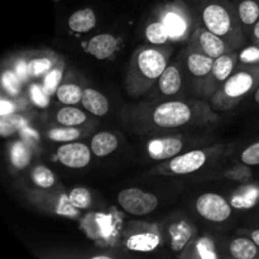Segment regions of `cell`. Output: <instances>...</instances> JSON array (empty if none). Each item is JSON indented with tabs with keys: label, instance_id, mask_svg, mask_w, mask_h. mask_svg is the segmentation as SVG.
<instances>
[{
	"label": "cell",
	"instance_id": "d4e9b609",
	"mask_svg": "<svg viewBox=\"0 0 259 259\" xmlns=\"http://www.w3.org/2000/svg\"><path fill=\"white\" fill-rule=\"evenodd\" d=\"M32 161V152L27 143L17 141L10 147V162L18 169H23Z\"/></svg>",
	"mask_w": 259,
	"mask_h": 259
},
{
	"label": "cell",
	"instance_id": "9c48e42d",
	"mask_svg": "<svg viewBox=\"0 0 259 259\" xmlns=\"http://www.w3.org/2000/svg\"><path fill=\"white\" fill-rule=\"evenodd\" d=\"M184 148V142L176 137H168V138L154 139L148 143L147 151L149 157L154 161H166V159L174 158Z\"/></svg>",
	"mask_w": 259,
	"mask_h": 259
},
{
	"label": "cell",
	"instance_id": "52a82bcc",
	"mask_svg": "<svg viewBox=\"0 0 259 259\" xmlns=\"http://www.w3.org/2000/svg\"><path fill=\"white\" fill-rule=\"evenodd\" d=\"M57 159L68 168H83L91 161V151L86 144L68 142L57 149Z\"/></svg>",
	"mask_w": 259,
	"mask_h": 259
},
{
	"label": "cell",
	"instance_id": "603a6c76",
	"mask_svg": "<svg viewBox=\"0 0 259 259\" xmlns=\"http://www.w3.org/2000/svg\"><path fill=\"white\" fill-rule=\"evenodd\" d=\"M237 17L243 25H254L259 20L258 0H240L237 5Z\"/></svg>",
	"mask_w": 259,
	"mask_h": 259
},
{
	"label": "cell",
	"instance_id": "1f68e13d",
	"mask_svg": "<svg viewBox=\"0 0 259 259\" xmlns=\"http://www.w3.org/2000/svg\"><path fill=\"white\" fill-rule=\"evenodd\" d=\"M32 180L40 189H51L55 185V174L46 166H37L32 171Z\"/></svg>",
	"mask_w": 259,
	"mask_h": 259
},
{
	"label": "cell",
	"instance_id": "7a4b0ae2",
	"mask_svg": "<svg viewBox=\"0 0 259 259\" xmlns=\"http://www.w3.org/2000/svg\"><path fill=\"white\" fill-rule=\"evenodd\" d=\"M204 25L210 32L224 39H237L238 17H235L233 7L225 0H206L201 12Z\"/></svg>",
	"mask_w": 259,
	"mask_h": 259
},
{
	"label": "cell",
	"instance_id": "f35d334b",
	"mask_svg": "<svg viewBox=\"0 0 259 259\" xmlns=\"http://www.w3.org/2000/svg\"><path fill=\"white\" fill-rule=\"evenodd\" d=\"M15 73L18 75V77L22 80V82L28 81V78L30 77L29 73V67H28V62L24 60H19L15 63Z\"/></svg>",
	"mask_w": 259,
	"mask_h": 259
},
{
	"label": "cell",
	"instance_id": "f546056e",
	"mask_svg": "<svg viewBox=\"0 0 259 259\" xmlns=\"http://www.w3.org/2000/svg\"><path fill=\"white\" fill-rule=\"evenodd\" d=\"M63 70H65V66H63L62 61L58 60V62L56 63L55 67L45 76L43 78V88L45 90L50 94L51 96L56 95V91L60 88V82L63 77Z\"/></svg>",
	"mask_w": 259,
	"mask_h": 259
},
{
	"label": "cell",
	"instance_id": "83f0119b",
	"mask_svg": "<svg viewBox=\"0 0 259 259\" xmlns=\"http://www.w3.org/2000/svg\"><path fill=\"white\" fill-rule=\"evenodd\" d=\"M25 125V120L23 116L18 114H8V115H0V134L3 138L12 136L15 132L20 131Z\"/></svg>",
	"mask_w": 259,
	"mask_h": 259
},
{
	"label": "cell",
	"instance_id": "60d3db41",
	"mask_svg": "<svg viewBox=\"0 0 259 259\" xmlns=\"http://www.w3.org/2000/svg\"><path fill=\"white\" fill-rule=\"evenodd\" d=\"M19 132L20 134H22L23 138L28 139V141H38V139H39V136H38L37 132L33 128H29V126L24 125Z\"/></svg>",
	"mask_w": 259,
	"mask_h": 259
},
{
	"label": "cell",
	"instance_id": "ba28073f",
	"mask_svg": "<svg viewBox=\"0 0 259 259\" xmlns=\"http://www.w3.org/2000/svg\"><path fill=\"white\" fill-rule=\"evenodd\" d=\"M206 162V153L200 149L186 152L184 154L174 157L168 163V169L172 174L187 175L196 172Z\"/></svg>",
	"mask_w": 259,
	"mask_h": 259
},
{
	"label": "cell",
	"instance_id": "8fae6325",
	"mask_svg": "<svg viewBox=\"0 0 259 259\" xmlns=\"http://www.w3.org/2000/svg\"><path fill=\"white\" fill-rule=\"evenodd\" d=\"M196 42L199 46V51L204 52L205 55L215 58L220 57L222 55L227 53L228 45L224 38L219 37L215 33L210 32L209 29H200L196 34Z\"/></svg>",
	"mask_w": 259,
	"mask_h": 259
},
{
	"label": "cell",
	"instance_id": "5b68a950",
	"mask_svg": "<svg viewBox=\"0 0 259 259\" xmlns=\"http://www.w3.org/2000/svg\"><path fill=\"white\" fill-rule=\"evenodd\" d=\"M161 20L168 33L169 39L180 40L186 37L189 32V15L182 3H174L163 8L161 13Z\"/></svg>",
	"mask_w": 259,
	"mask_h": 259
},
{
	"label": "cell",
	"instance_id": "2e32d148",
	"mask_svg": "<svg viewBox=\"0 0 259 259\" xmlns=\"http://www.w3.org/2000/svg\"><path fill=\"white\" fill-rule=\"evenodd\" d=\"M158 88L163 95H176L182 88V77L176 65L167 66L166 70L158 78Z\"/></svg>",
	"mask_w": 259,
	"mask_h": 259
},
{
	"label": "cell",
	"instance_id": "4316f807",
	"mask_svg": "<svg viewBox=\"0 0 259 259\" xmlns=\"http://www.w3.org/2000/svg\"><path fill=\"white\" fill-rule=\"evenodd\" d=\"M58 60H55L51 56H39L28 61V67H29L30 77H39L46 76L53 67Z\"/></svg>",
	"mask_w": 259,
	"mask_h": 259
},
{
	"label": "cell",
	"instance_id": "ffe728a7",
	"mask_svg": "<svg viewBox=\"0 0 259 259\" xmlns=\"http://www.w3.org/2000/svg\"><path fill=\"white\" fill-rule=\"evenodd\" d=\"M235 61H237V56L234 53H224L220 57L215 58L211 71L212 78L219 82L227 81L235 68Z\"/></svg>",
	"mask_w": 259,
	"mask_h": 259
},
{
	"label": "cell",
	"instance_id": "ee69618b",
	"mask_svg": "<svg viewBox=\"0 0 259 259\" xmlns=\"http://www.w3.org/2000/svg\"><path fill=\"white\" fill-rule=\"evenodd\" d=\"M254 100L259 104V88L257 89V91H255V94H254Z\"/></svg>",
	"mask_w": 259,
	"mask_h": 259
},
{
	"label": "cell",
	"instance_id": "7402d4cb",
	"mask_svg": "<svg viewBox=\"0 0 259 259\" xmlns=\"http://www.w3.org/2000/svg\"><path fill=\"white\" fill-rule=\"evenodd\" d=\"M259 201V190L257 187H245L237 191L230 199L232 207L238 210L252 209Z\"/></svg>",
	"mask_w": 259,
	"mask_h": 259
},
{
	"label": "cell",
	"instance_id": "ab89813d",
	"mask_svg": "<svg viewBox=\"0 0 259 259\" xmlns=\"http://www.w3.org/2000/svg\"><path fill=\"white\" fill-rule=\"evenodd\" d=\"M15 111H17V105L12 100L3 96L0 99V115H8V114L15 113Z\"/></svg>",
	"mask_w": 259,
	"mask_h": 259
},
{
	"label": "cell",
	"instance_id": "484cf974",
	"mask_svg": "<svg viewBox=\"0 0 259 259\" xmlns=\"http://www.w3.org/2000/svg\"><path fill=\"white\" fill-rule=\"evenodd\" d=\"M83 89L76 83H63L56 91V98L65 105H76L82 99Z\"/></svg>",
	"mask_w": 259,
	"mask_h": 259
},
{
	"label": "cell",
	"instance_id": "5bb4252c",
	"mask_svg": "<svg viewBox=\"0 0 259 259\" xmlns=\"http://www.w3.org/2000/svg\"><path fill=\"white\" fill-rule=\"evenodd\" d=\"M81 103H82V106L86 110L90 111L91 114H94L96 116L106 115L109 111V108H110L105 95H103L98 90H94L91 88L83 89Z\"/></svg>",
	"mask_w": 259,
	"mask_h": 259
},
{
	"label": "cell",
	"instance_id": "6da1fadb",
	"mask_svg": "<svg viewBox=\"0 0 259 259\" xmlns=\"http://www.w3.org/2000/svg\"><path fill=\"white\" fill-rule=\"evenodd\" d=\"M168 66L166 53L156 47H142L134 52L126 77L129 95L138 96L149 90L154 81H158Z\"/></svg>",
	"mask_w": 259,
	"mask_h": 259
},
{
	"label": "cell",
	"instance_id": "f1b7e54d",
	"mask_svg": "<svg viewBox=\"0 0 259 259\" xmlns=\"http://www.w3.org/2000/svg\"><path fill=\"white\" fill-rule=\"evenodd\" d=\"M146 38L153 46H162L169 39L168 33L161 20H154L147 25Z\"/></svg>",
	"mask_w": 259,
	"mask_h": 259
},
{
	"label": "cell",
	"instance_id": "277c9868",
	"mask_svg": "<svg viewBox=\"0 0 259 259\" xmlns=\"http://www.w3.org/2000/svg\"><path fill=\"white\" fill-rule=\"evenodd\" d=\"M118 202L124 211L136 217L151 214L158 206L156 195L143 191L138 187H131L119 192Z\"/></svg>",
	"mask_w": 259,
	"mask_h": 259
},
{
	"label": "cell",
	"instance_id": "d6986e66",
	"mask_svg": "<svg viewBox=\"0 0 259 259\" xmlns=\"http://www.w3.org/2000/svg\"><path fill=\"white\" fill-rule=\"evenodd\" d=\"M161 240L157 234L153 233H139L128 238L126 248L133 252H152L159 245Z\"/></svg>",
	"mask_w": 259,
	"mask_h": 259
},
{
	"label": "cell",
	"instance_id": "d590c367",
	"mask_svg": "<svg viewBox=\"0 0 259 259\" xmlns=\"http://www.w3.org/2000/svg\"><path fill=\"white\" fill-rule=\"evenodd\" d=\"M196 250L197 255L202 259H215L218 257V254L215 253L214 242L209 238H201L196 243Z\"/></svg>",
	"mask_w": 259,
	"mask_h": 259
},
{
	"label": "cell",
	"instance_id": "7c38bea8",
	"mask_svg": "<svg viewBox=\"0 0 259 259\" xmlns=\"http://www.w3.org/2000/svg\"><path fill=\"white\" fill-rule=\"evenodd\" d=\"M116 50H118V39L108 33L94 35L86 46V51L98 60H106L111 57Z\"/></svg>",
	"mask_w": 259,
	"mask_h": 259
},
{
	"label": "cell",
	"instance_id": "e575fe53",
	"mask_svg": "<svg viewBox=\"0 0 259 259\" xmlns=\"http://www.w3.org/2000/svg\"><path fill=\"white\" fill-rule=\"evenodd\" d=\"M29 95L32 99L33 104L37 105L38 108L46 109L50 105V94L45 90L43 85H38V83H32L29 88Z\"/></svg>",
	"mask_w": 259,
	"mask_h": 259
},
{
	"label": "cell",
	"instance_id": "cb8c5ba5",
	"mask_svg": "<svg viewBox=\"0 0 259 259\" xmlns=\"http://www.w3.org/2000/svg\"><path fill=\"white\" fill-rule=\"evenodd\" d=\"M88 119L86 114L81 109L75 108L73 105H66L58 110L56 120L65 126H77L83 124Z\"/></svg>",
	"mask_w": 259,
	"mask_h": 259
},
{
	"label": "cell",
	"instance_id": "4dcf8cb0",
	"mask_svg": "<svg viewBox=\"0 0 259 259\" xmlns=\"http://www.w3.org/2000/svg\"><path fill=\"white\" fill-rule=\"evenodd\" d=\"M48 138L53 142H63V143H68V142H73L77 138H80L81 132L78 129L73 128V126H65L62 128H53L47 133Z\"/></svg>",
	"mask_w": 259,
	"mask_h": 259
},
{
	"label": "cell",
	"instance_id": "836d02e7",
	"mask_svg": "<svg viewBox=\"0 0 259 259\" xmlns=\"http://www.w3.org/2000/svg\"><path fill=\"white\" fill-rule=\"evenodd\" d=\"M2 83L3 88L8 94L12 96H18L22 89V80L18 77L15 71L12 70H5L2 75Z\"/></svg>",
	"mask_w": 259,
	"mask_h": 259
},
{
	"label": "cell",
	"instance_id": "e0dca14e",
	"mask_svg": "<svg viewBox=\"0 0 259 259\" xmlns=\"http://www.w3.org/2000/svg\"><path fill=\"white\" fill-rule=\"evenodd\" d=\"M169 232V238H171V248L174 252H180V250L184 249L187 245V243L190 242V239L192 238V229L191 225L187 222H177L175 224H172L168 229Z\"/></svg>",
	"mask_w": 259,
	"mask_h": 259
},
{
	"label": "cell",
	"instance_id": "9a60e30c",
	"mask_svg": "<svg viewBox=\"0 0 259 259\" xmlns=\"http://www.w3.org/2000/svg\"><path fill=\"white\" fill-rule=\"evenodd\" d=\"M96 25V14L91 8H83L68 18V28L76 33H88Z\"/></svg>",
	"mask_w": 259,
	"mask_h": 259
},
{
	"label": "cell",
	"instance_id": "8d00e7d4",
	"mask_svg": "<svg viewBox=\"0 0 259 259\" xmlns=\"http://www.w3.org/2000/svg\"><path fill=\"white\" fill-rule=\"evenodd\" d=\"M240 161L247 166H257L259 164V142L252 144L240 154Z\"/></svg>",
	"mask_w": 259,
	"mask_h": 259
},
{
	"label": "cell",
	"instance_id": "44dd1931",
	"mask_svg": "<svg viewBox=\"0 0 259 259\" xmlns=\"http://www.w3.org/2000/svg\"><path fill=\"white\" fill-rule=\"evenodd\" d=\"M258 245L250 238L240 237L233 240L229 245L230 254L237 259H253L258 255Z\"/></svg>",
	"mask_w": 259,
	"mask_h": 259
},
{
	"label": "cell",
	"instance_id": "30bf717a",
	"mask_svg": "<svg viewBox=\"0 0 259 259\" xmlns=\"http://www.w3.org/2000/svg\"><path fill=\"white\" fill-rule=\"evenodd\" d=\"M253 85H254V76L247 71H240L224 81L222 95L227 100H235L245 95L253 88Z\"/></svg>",
	"mask_w": 259,
	"mask_h": 259
},
{
	"label": "cell",
	"instance_id": "3957f363",
	"mask_svg": "<svg viewBox=\"0 0 259 259\" xmlns=\"http://www.w3.org/2000/svg\"><path fill=\"white\" fill-rule=\"evenodd\" d=\"M192 119V110L182 101L159 104L152 113V120L159 128H179Z\"/></svg>",
	"mask_w": 259,
	"mask_h": 259
},
{
	"label": "cell",
	"instance_id": "8992f818",
	"mask_svg": "<svg viewBox=\"0 0 259 259\" xmlns=\"http://www.w3.org/2000/svg\"><path fill=\"white\" fill-rule=\"evenodd\" d=\"M196 210L204 219L212 223H223L232 215V205L218 194L201 195L196 200Z\"/></svg>",
	"mask_w": 259,
	"mask_h": 259
},
{
	"label": "cell",
	"instance_id": "ac0fdd59",
	"mask_svg": "<svg viewBox=\"0 0 259 259\" xmlns=\"http://www.w3.org/2000/svg\"><path fill=\"white\" fill-rule=\"evenodd\" d=\"M118 138L109 132H100L91 139V152L96 157H106L118 148Z\"/></svg>",
	"mask_w": 259,
	"mask_h": 259
},
{
	"label": "cell",
	"instance_id": "b9f144b4",
	"mask_svg": "<svg viewBox=\"0 0 259 259\" xmlns=\"http://www.w3.org/2000/svg\"><path fill=\"white\" fill-rule=\"evenodd\" d=\"M250 238H252V239L254 240L255 244H257L258 247H259V229L253 230V232L250 233Z\"/></svg>",
	"mask_w": 259,
	"mask_h": 259
},
{
	"label": "cell",
	"instance_id": "4fadbf2b",
	"mask_svg": "<svg viewBox=\"0 0 259 259\" xmlns=\"http://www.w3.org/2000/svg\"><path fill=\"white\" fill-rule=\"evenodd\" d=\"M187 70L195 77H206L210 75L214 66V58L205 55L201 51H191L186 58Z\"/></svg>",
	"mask_w": 259,
	"mask_h": 259
},
{
	"label": "cell",
	"instance_id": "74e56055",
	"mask_svg": "<svg viewBox=\"0 0 259 259\" xmlns=\"http://www.w3.org/2000/svg\"><path fill=\"white\" fill-rule=\"evenodd\" d=\"M239 61L243 63H247V65L259 62V48L255 47V46L244 48L239 53Z\"/></svg>",
	"mask_w": 259,
	"mask_h": 259
},
{
	"label": "cell",
	"instance_id": "7bdbcfd3",
	"mask_svg": "<svg viewBox=\"0 0 259 259\" xmlns=\"http://www.w3.org/2000/svg\"><path fill=\"white\" fill-rule=\"evenodd\" d=\"M253 35L257 40H259V20L254 24V28H253Z\"/></svg>",
	"mask_w": 259,
	"mask_h": 259
},
{
	"label": "cell",
	"instance_id": "d6a6232c",
	"mask_svg": "<svg viewBox=\"0 0 259 259\" xmlns=\"http://www.w3.org/2000/svg\"><path fill=\"white\" fill-rule=\"evenodd\" d=\"M68 200L73 207L85 210L91 205V194L85 187H75L68 195Z\"/></svg>",
	"mask_w": 259,
	"mask_h": 259
}]
</instances>
